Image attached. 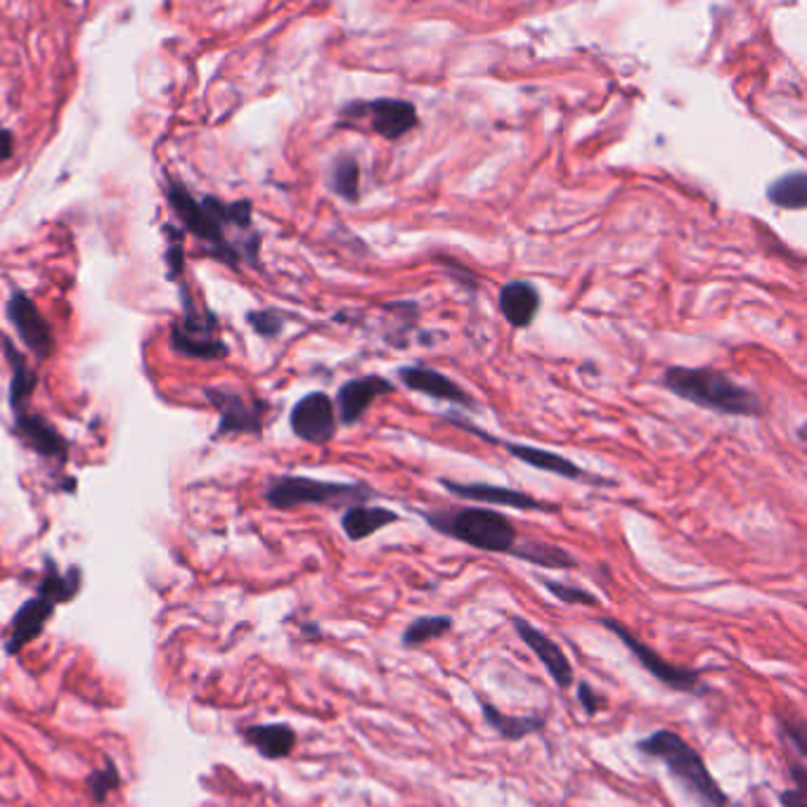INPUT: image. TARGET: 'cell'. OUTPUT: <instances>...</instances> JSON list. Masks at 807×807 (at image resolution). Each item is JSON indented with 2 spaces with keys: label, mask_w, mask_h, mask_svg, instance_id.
I'll return each mask as SVG.
<instances>
[{
  "label": "cell",
  "mask_w": 807,
  "mask_h": 807,
  "mask_svg": "<svg viewBox=\"0 0 807 807\" xmlns=\"http://www.w3.org/2000/svg\"><path fill=\"white\" fill-rule=\"evenodd\" d=\"M166 200L171 204V211L178 216V221L186 225V230L200 239L202 245H206L211 257L230 268H239L242 253H239L237 245L228 237V228H235L242 235L253 233L251 202L242 200L225 204L218 197L194 200L188 188L178 180L168 182Z\"/></svg>",
  "instance_id": "6da1fadb"
},
{
  "label": "cell",
  "mask_w": 807,
  "mask_h": 807,
  "mask_svg": "<svg viewBox=\"0 0 807 807\" xmlns=\"http://www.w3.org/2000/svg\"><path fill=\"white\" fill-rule=\"evenodd\" d=\"M661 384L677 399L729 417H760L764 407L756 391L713 367H668Z\"/></svg>",
  "instance_id": "7a4b0ae2"
},
{
  "label": "cell",
  "mask_w": 807,
  "mask_h": 807,
  "mask_svg": "<svg viewBox=\"0 0 807 807\" xmlns=\"http://www.w3.org/2000/svg\"><path fill=\"white\" fill-rule=\"evenodd\" d=\"M642 756L661 760L665 770L701 807H729L732 798L708 770L703 756L675 729H656L634 744Z\"/></svg>",
  "instance_id": "3957f363"
},
{
  "label": "cell",
  "mask_w": 807,
  "mask_h": 807,
  "mask_svg": "<svg viewBox=\"0 0 807 807\" xmlns=\"http://www.w3.org/2000/svg\"><path fill=\"white\" fill-rule=\"evenodd\" d=\"M417 514L436 533L478 551H488V555H512V549L521 541L514 523L488 507L417 509Z\"/></svg>",
  "instance_id": "277c9868"
},
{
  "label": "cell",
  "mask_w": 807,
  "mask_h": 807,
  "mask_svg": "<svg viewBox=\"0 0 807 807\" xmlns=\"http://www.w3.org/2000/svg\"><path fill=\"white\" fill-rule=\"evenodd\" d=\"M377 498V490L365 484H339L308 476H275L265 490V502L275 509H294L304 505L318 507H353Z\"/></svg>",
  "instance_id": "5b68a950"
},
{
  "label": "cell",
  "mask_w": 807,
  "mask_h": 807,
  "mask_svg": "<svg viewBox=\"0 0 807 807\" xmlns=\"http://www.w3.org/2000/svg\"><path fill=\"white\" fill-rule=\"evenodd\" d=\"M182 318L171 328V348L178 356L194 360H223L228 358V346L218 336V320L214 310L197 304L188 285H180Z\"/></svg>",
  "instance_id": "8992f818"
},
{
  "label": "cell",
  "mask_w": 807,
  "mask_h": 807,
  "mask_svg": "<svg viewBox=\"0 0 807 807\" xmlns=\"http://www.w3.org/2000/svg\"><path fill=\"white\" fill-rule=\"evenodd\" d=\"M600 622L608 632L616 634L622 644H626V649L634 656V661L640 663L651 677H656L663 687H668L679 693H689V697H708V693H711V687H708L701 679V670L665 661L656 649L644 644L640 637L612 616H602Z\"/></svg>",
  "instance_id": "52a82bcc"
},
{
  "label": "cell",
  "mask_w": 807,
  "mask_h": 807,
  "mask_svg": "<svg viewBox=\"0 0 807 807\" xmlns=\"http://www.w3.org/2000/svg\"><path fill=\"white\" fill-rule=\"evenodd\" d=\"M344 119H367L370 131L384 140H401L417 129V107L395 97H379V100H358L342 109Z\"/></svg>",
  "instance_id": "ba28073f"
},
{
  "label": "cell",
  "mask_w": 807,
  "mask_h": 807,
  "mask_svg": "<svg viewBox=\"0 0 807 807\" xmlns=\"http://www.w3.org/2000/svg\"><path fill=\"white\" fill-rule=\"evenodd\" d=\"M209 403L218 410V436H235V434H261L265 403L259 399H247L228 387H211L204 389Z\"/></svg>",
  "instance_id": "9c48e42d"
},
{
  "label": "cell",
  "mask_w": 807,
  "mask_h": 807,
  "mask_svg": "<svg viewBox=\"0 0 807 807\" xmlns=\"http://www.w3.org/2000/svg\"><path fill=\"white\" fill-rule=\"evenodd\" d=\"M289 424L294 436H299L306 443L313 446L330 443L336 434L334 401L324 391H313L304 395V399L292 407Z\"/></svg>",
  "instance_id": "30bf717a"
},
{
  "label": "cell",
  "mask_w": 807,
  "mask_h": 807,
  "mask_svg": "<svg viewBox=\"0 0 807 807\" xmlns=\"http://www.w3.org/2000/svg\"><path fill=\"white\" fill-rule=\"evenodd\" d=\"M5 313L8 320L12 322V328L17 330L22 344L29 348L38 360H48L55 351V334L46 318L40 316L36 304L29 299V294H24L20 289L12 292L5 306Z\"/></svg>",
  "instance_id": "8fae6325"
},
{
  "label": "cell",
  "mask_w": 807,
  "mask_h": 807,
  "mask_svg": "<svg viewBox=\"0 0 807 807\" xmlns=\"http://www.w3.org/2000/svg\"><path fill=\"white\" fill-rule=\"evenodd\" d=\"M509 620H512V626L517 634L521 637V642L526 644L535 654V658L543 663V668L551 677V683L557 685V689L561 691L571 689L575 685V670H573V663L569 661V656L563 654L561 644H557L547 632L535 628L533 622H529L523 616H512Z\"/></svg>",
  "instance_id": "7c38bea8"
},
{
  "label": "cell",
  "mask_w": 807,
  "mask_h": 807,
  "mask_svg": "<svg viewBox=\"0 0 807 807\" xmlns=\"http://www.w3.org/2000/svg\"><path fill=\"white\" fill-rule=\"evenodd\" d=\"M480 438H484V441H488V443L502 446L509 452V455L517 458L523 464L533 466V470L549 472V474L561 476V478H569V480H588V484H592V486H614L612 480L590 476L585 470H580V466L575 462H571L569 458L559 455V452L543 450V448H533V446H523V443H512V441H498V438H492L486 431L480 434Z\"/></svg>",
  "instance_id": "4fadbf2b"
},
{
  "label": "cell",
  "mask_w": 807,
  "mask_h": 807,
  "mask_svg": "<svg viewBox=\"0 0 807 807\" xmlns=\"http://www.w3.org/2000/svg\"><path fill=\"white\" fill-rule=\"evenodd\" d=\"M438 484H441L450 495H455V498H462V500L509 507V509H519V512H557L555 505H547L543 500L533 498V495L523 492V490H514V488L492 486V484H458V480H448V478H441Z\"/></svg>",
  "instance_id": "5bb4252c"
},
{
  "label": "cell",
  "mask_w": 807,
  "mask_h": 807,
  "mask_svg": "<svg viewBox=\"0 0 807 807\" xmlns=\"http://www.w3.org/2000/svg\"><path fill=\"white\" fill-rule=\"evenodd\" d=\"M15 424L22 441L34 448L38 455H44L48 460H55L64 464L69 460V443L64 441V436L52 427V424L38 413H32L29 407L15 410Z\"/></svg>",
  "instance_id": "9a60e30c"
},
{
  "label": "cell",
  "mask_w": 807,
  "mask_h": 807,
  "mask_svg": "<svg viewBox=\"0 0 807 807\" xmlns=\"http://www.w3.org/2000/svg\"><path fill=\"white\" fill-rule=\"evenodd\" d=\"M387 393H393V384L389 379L379 377V375H367L360 379L346 381V384L336 393L339 419L351 427V424L363 419L367 407H370L379 395H387Z\"/></svg>",
  "instance_id": "2e32d148"
},
{
  "label": "cell",
  "mask_w": 807,
  "mask_h": 807,
  "mask_svg": "<svg viewBox=\"0 0 807 807\" xmlns=\"http://www.w3.org/2000/svg\"><path fill=\"white\" fill-rule=\"evenodd\" d=\"M399 377L407 389L429 395V399L455 403V405H462V407H476V403H474V399L470 393H466L460 384H455V381H452L450 377L431 370V367H422V365L401 367Z\"/></svg>",
  "instance_id": "e0dca14e"
},
{
  "label": "cell",
  "mask_w": 807,
  "mask_h": 807,
  "mask_svg": "<svg viewBox=\"0 0 807 807\" xmlns=\"http://www.w3.org/2000/svg\"><path fill=\"white\" fill-rule=\"evenodd\" d=\"M52 614H55V604L46 597H34L29 602H24L20 606V612L15 614V618H12L10 637L5 642L8 654L15 656L26 644H32L36 637L46 630Z\"/></svg>",
  "instance_id": "ac0fdd59"
},
{
  "label": "cell",
  "mask_w": 807,
  "mask_h": 807,
  "mask_svg": "<svg viewBox=\"0 0 807 807\" xmlns=\"http://www.w3.org/2000/svg\"><path fill=\"white\" fill-rule=\"evenodd\" d=\"M500 313L505 320L517 330H526L533 324L537 310H541V292H537L531 282L526 280H514L498 294Z\"/></svg>",
  "instance_id": "d6986e66"
},
{
  "label": "cell",
  "mask_w": 807,
  "mask_h": 807,
  "mask_svg": "<svg viewBox=\"0 0 807 807\" xmlns=\"http://www.w3.org/2000/svg\"><path fill=\"white\" fill-rule=\"evenodd\" d=\"M476 703L480 708V715H484L486 725L495 732L500 734L505 741H523L529 739V736H535V734H543L545 727H547V720L543 715H509L505 711H498L490 701L480 699L476 693Z\"/></svg>",
  "instance_id": "ffe728a7"
},
{
  "label": "cell",
  "mask_w": 807,
  "mask_h": 807,
  "mask_svg": "<svg viewBox=\"0 0 807 807\" xmlns=\"http://www.w3.org/2000/svg\"><path fill=\"white\" fill-rule=\"evenodd\" d=\"M401 517L393 509L379 507V505H353L348 507L342 517V529L348 541L363 543L367 537L379 533L381 529L399 523Z\"/></svg>",
  "instance_id": "44dd1931"
},
{
  "label": "cell",
  "mask_w": 807,
  "mask_h": 807,
  "mask_svg": "<svg viewBox=\"0 0 807 807\" xmlns=\"http://www.w3.org/2000/svg\"><path fill=\"white\" fill-rule=\"evenodd\" d=\"M245 741L253 746L268 760H282L292 756L296 748V732L287 722H271V725H251L242 729Z\"/></svg>",
  "instance_id": "7402d4cb"
},
{
  "label": "cell",
  "mask_w": 807,
  "mask_h": 807,
  "mask_svg": "<svg viewBox=\"0 0 807 807\" xmlns=\"http://www.w3.org/2000/svg\"><path fill=\"white\" fill-rule=\"evenodd\" d=\"M3 351H5V358L10 363V370H12L10 407H12V413H15V410L29 407L32 393L38 387V375H36L34 367L26 363V358L22 356V351L15 344H12L8 336H3Z\"/></svg>",
  "instance_id": "603a6c76"
},
{
  "label": "cell",
  "mask_w": 807,
  "mask_h": 807,
  "mask_svg": "<svg viewBox=\"0 0 807 807\" xmlns=\"http://www.w3.org/2000/svg\"><path fill=\"white\" fill-rule=\"evenodd\" d=\"M519 561H529L541 569H555V571H573L578 569V559L566 551L563 547L549 545V543H537V541H519L512 549V555Z\"/></svg>",
  "instance_id": "cb8c5ba5"
},
{
  "label": "cell",
  "mask_w": 807,
  "mask_h": 807,
  "mask_svg": "<svg viewBox=\"0 0 807 807\" xmlns=\"http://www.w3.org/2000/svg\"><path fill=\"white\" fill-rule=\"evenodd\" d=\"M81 588V571L72 569L69 573H60L58 566L46 559V573L38 585V597L50 600L55 606L72 602Z\"/></svg>",
  "instance_id": "d4e9b609"
},
{
  "label": "cell",
  "mask_w": 807,
  "mask_h": 807,
  "mask_svg": "<svg viewBox=\"0 0 807 807\" xmlns=\"http://www.w3.org/2000/svg\"><path fill=\"white\" fill-rule=\"evenodd\" d=\"M452 628H455V620H452V616H446V614L419 616L403 630L401 644L407 649H417L422 644L441 640V637H446Z\"/></svg>",
  "instance_id": "484cf974"
},
{
  "label": "cell",
  "mask_w": 807,
  "mask_h": 807,
  "mask_svg": "<svg viewBox=\"0 0 807 807\" xmlns=\"http://www.w3.org/2000/svg\"><path fill=\"white\" fill-rule=\"evenodd\" d=\"M768 200L779 209L800 211L807 204V174L793 171L776 178L768 188Z\"/></svg>",
  "instance_id": "4316f807"
},
{
  "label": "cell",
  "mask_w": 807,
  "mask_h": 807,
  "mask_svg": "<svg viewBox=\"0 0 807 807\" xmlns=\"http://www.w3.org/2000/svg\"><path fill=\"white\" fill-rule=\"evenodd\" d=\"M328 182H330V190L342 197V200L346 202L360 200V166L356 159L348 157V154L334 159Z\"/></svg>",
  "instance_id": "83f0119b"
},
{
  "label": "cell",
  "mask_w": 807,
  "mask_h": 807,
  "mask_svg": "<svg viewBox=\"0 0 807 807\" xmlns=\"http://www.w3.org/2000/svg\"><path fill=\"white\" fill-rule=\"evenodd\" d=\"M541 583L551 594V597L559 600L561 604H569V606H590V608L600 606L597 594H592L585 588L566 585V583H559V580H549V578H543Z\"/></svg>",
  "instance_id": "f1b7e54d"
},
{
  "label": "cell",
  "mask_w": 807,
  "mask_h": 807,
  "mask_svg": "<svg viewBox=\"0 0 807 807\" xmlns=\"http://www.w3.org/2000/svg\"><path fill=\"white\" fill-rule=\"evenodd\" d=\"M119 784H121V776H119L117 764L109 762V760H107V768L105 770H95L88 776V791H91V796H93V800L97 805L105 803L109 793L115 791V788H119Z\"/></svg>",
  "instance_id": "f546056e"
},
{
  "label": "cell",
  "mask_w": 807,
  "mask_h": 807,
  "mask_svg": "<svg viewBox=\"0 0 807 807\" xmlns=\"http://www.w3.org/2000/svg\"><path fill=\"white\" fill-rule=\"evenodd\" d=\"M247 322L263 339H275L285 330V318L277 310H251V313H247Z\"/></svg>",
  "instance_id": "4dcf8cb0"
},
{
  "label": "cell",
  "mask_w": 807,
  "mask_h": 807,
  "mask_svg": "<svg viewBox=\"0 0 807 807\" xmlns=\"http://www.w3.org/2000/svg\"><path fill=\"white\" fill-rule=\"evenodd\" d=\"M779 734H782L786 753L791 750V753H796L798 760L807 758V729H805L803 720L782 722V729H779Z\"/></svg>",
  "instance_id": "1f68e13d"
},
{
  "label": "cell",
  "mask_w": 807,
  "mask_h": 807,
  "mask_svg": "<svg viewBox=\"0 0 807 807\" xmlns=\"http://www.w3.org/2000/svg\"><path fill=\"white\" fill-rule=\"evenodd\" d=\"M575 697H578V703H580V708H583L588 717H594L597 713H602V708L606 705L604 697H600V691H594L592 685L585 683V679H580Z\"/></svg>",
  "instance_id": "d6a6232c"
},
{
  "label": "cell",
  "mask_w": 807,
  "mask_h": 807,
  "mask_svg": "<svg viewBox=\"0 0 807 807\" xmlns=\"http://www.w3.org/2000/svg\"><path fill=\"white\" fill-rule=\"evenodd\" d=\"M166 257H168V268H171V273H168V275L176 277V280H180V275H182V265H186V261H182V242H180V235H178V233H176V245H174V242L168 245V253H166Z\"/></svg>",
  "instance_id": "836d02e7"
},
{
  "label": "cell",
  "mask_w": 807,
  "mask_h": 807,
  "mask_svg": "<svg viewBox=\"0 0 807 807\" xmlns=\"http://www.w3.org/2000/svg\"><path fill=\"white\" fill-rule=\"evenodd\" d=\"M779 803H782V807H807L805 791H800V788H784L782 793H779Z\"/></svg>",
  "instance_id": "e575fe53"
},
{
  "label": "cell",
  "mask_w": 807,
  "mask_h": 807,
  "mask_svg": "<svg viewBox=\"0 0 807 807\" xmlns=\"http://www.w3.org/2000/svg\"><path fill=\"white\" fill-rule=\"evenodd\" d=\"M12 150H15V138H12L10 131L0 129V162L12 157Z\"/></svg>",
  "instance_id": "d590c367"
}]
</instances>
